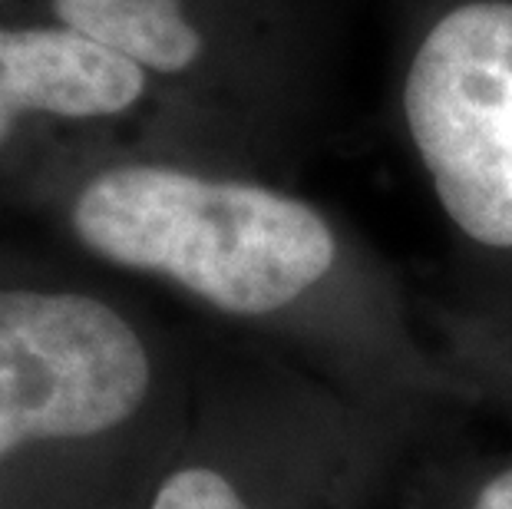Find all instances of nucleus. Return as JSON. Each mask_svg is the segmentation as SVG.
<instances>
[{
    "label": "nucleus",
    "mask_w": 512,
    "mask_h": 509,
    "mask_svg": "<svg viewBox=\"0 0 512 509\" xmlns=\"http://www.w3.org/2000/svg\"><path fill=\"white\" fill-rule=\"evenodd\" d=\"M73 229L106 262L166 275L228 314L291 305L337 258L308 202L172 166L100 172L73 202Z\"/></svg>",
    "instance_id": "obj_1"
},
{
    "label": "nucleus",
    "mask_w": 512,
    "mask_h": 509,
    "mask_svg": "<svg viewBox=\"0 0 512 509\" xmlns=\"http://www.w3.org/2000/svg\"><path fill=\"white\" fill-rule=\"evenodd\" d=\"M403 113L446 215L512 248V0H473L430 27Z\"/></svg>",
    "instance_id": "obj_2"
},
{
    "label": "nucleus",
    "mask_w": 512,
    "mask_h": 509,
    "mask_svg": "<svg viewBox=\"0 0 512 509\" xmlns=\"http://www.w3.org/2000/svg\"><path fill=\"white\" fill-rule=\"evenodd\" d=\"M149 391V357L113 308L73 291H0V457L119 427Z\"/></svg>",
    "instance_id": "obj_3"
},
{
    "label": "nucleus",
    "mask_w": 512,
    "mask_h": 509,
    "mask_svg": "<svg viewBox=\"0 0 512 509\" xmlns=\"http://www.w3.org/2000/svg\"><path fill=\"white\" fill-rule=\"evenodd\" d=\"M146 70L70 27L0 24V103L17 116L103 119L136 106Z\"/></svg>",
    "instance_id": "obj_4"
},
{
    "label": "nucleus",
    "mask_w": 512,
    "mask_h": 509,
    "mask_svg": "<svg viewBox=\"0 0 512 509\" xmlns=\"http://www.w3.org/2000/svg\"><path fill=\"white\" fill-rule=\"evenodd\" d=\"M57 24L123 53L146 73H182L202 53V34L182 0H50Z\"/></svg>",
    "instance_id": "obj_5"
},
{
    "label": "nucleus",
    "mask_w": 512,
    "mask_h": 509,
    "mask_svg": "<svg viewBox=\"0 0 512 509\" xmlns=\"http://www.w3.org/2000/svg\"><path fill=\"white\" fill-rule=\"evenodd\" d=\"M149 509H248L222 473L185 467L166 476Z\"/></svg>",
    "instance_id": "obj_6"
},
{
    "label": "nucleus",
    "mask_w": 512,
    "mask_h": 509,
    "mask_svg": "<svg viewBox=\"0 0 512 509\" xmlns=\"http://www.w3.org/2000/svg\"><path fill=\"white\" fill-rule=\"evenodd\" d=\"M470 509H512V467L493 476V480L476 493Z\"/></svg>",
    "instance_id": "obj_7"
},
{
    "label": "nucleus",
    "mask_w": 512,
    "mask_h": 509,
    "mask_svg": "<svg viewBox=\"0 0 512 509\" xmlns=\"http://www.w3.org/2000/svg\"><path fill=\"white\" fill-rule=\"evenodd\" d=\"M17 119H20V116H17L14 110H10V106H4V103H0V146H4L7 139H10V133H14Z\"/></svg>",
    "instance_id": "obj_8"
}]
</instances>
